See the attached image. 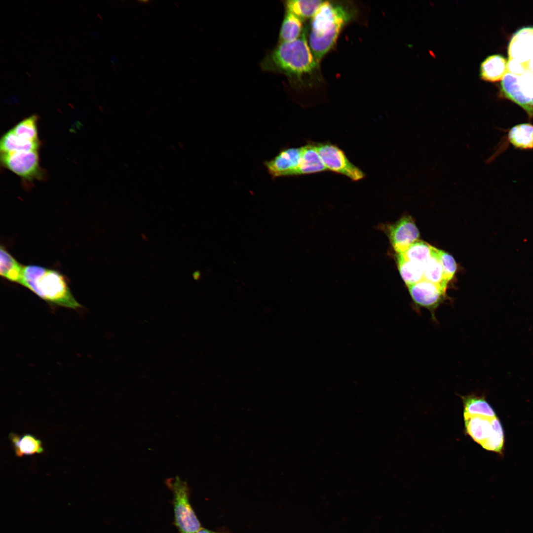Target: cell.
Returning <instances> with one entry per match:
<instances>
[{
    "label": "cell",
    "mask_w": 533,
    "mask_h": 533,
    "mask_svg": "<svg viewBox=\"0 0 533 533\" xmlns=\"http://www.w3.org/2000/svg\"><path fill=\"white\" fill-rule=\"evenodd\" d=\"M507 139L516 149H533V125L524 123L514 126L508 131Z\"/></svg>",
    "instance_id": "ac0fdd59"
},
{
    "label": "cell",
    "mask_w": 533,
    "mask_h": 533,
    "mask_svg": "<svg viewBox=\"0 0 533 533\" xmlns=\"http://www.w3.org/2000/svg\"><path fill=\"white\" fill-rule=\"evenodd\" d=\"M25 266L20 264L5 248H0V274L7 280L21 285Z\"/></svg>",
    "instance_id": "5bb4252c"
},
{
    "label": "cell",
    "mask_w": 533,
    "mask_h": 533,
    "mask_svg": "<svg viewBox=\"0 0 533 533\" xmlns=\"http://www.w3.org/2000/svg\"><path fill=\"white\" fill-rule=\"evenodd\" d=\"M302 148L301 159L296 176L315 173L327 170L318 153L315 145L307 144L303 146Z\"/></svg>",
    "instance_id": "9a60e30c"
},
{
    "label": "cell",
    "mask_w": 533,
    "mask_h": 533,
    "mask_svg": "<svg viewBox=\"0 0 533 533\" xmlns=\"http://www.w3.org/2000/svg\"><path fill=\"white\" fill-rule=\"evenodd\" d=\"M391 244L396 254H402L419 240V230L413 218L405 216L387 228Z\"/></svg>",
    "instance_id": "30bf717a"
},
{
    "label": "cell",
    "mask_w": 533,
    "mask_h": 533,
    "mask_svg": "<svg viewBox=\"0 0 533 533\" xmlns=\"http://www.w3.org/2000/svg\"><path fill=\"white\" fill-rule=\"evenodd\" d=\"M303 148L291 147L283 149L270 160L264 162L269 174L273 179L296 176L300 163Z\"/></svg>",
    "instance_id": "8fae6325"
},
{
    "label": "cell",
    "mask_w": 533,
    "mask_h": 533,
    "mask_svg": "<svg viewBox=\"0 0 533 533\" xmlns=\"http://www.w3.org/2000/svg\"><path fill=\"white\" fill-rule=\"evenodd\" d=\"M396 261L400 275L407 287L423 279L422 266L408 260L402 254H397Z\"/></svg>",
    "instance_id": "d6986e66"
},
{
    "label": "cell",
    "mask_w": 533,
    "mask_h": 533,
    "mask_svg": "<svg viewBox=\"0 0 533 533\" xmlns=\"http://www.w3.org/2000/svg\"><path fill=\"white\" fill-rule=\"evenodd\" d=\"M423 279L447 289L446 280L439 257V249L435 248L429 260L424 265Z\"/></svg>",
    "instance_id": "ffe728a7"
},
{
    "label": "cell",
    "mask_w": 533,
    "mask_h": 533,
    "mask_svg": "<svg viewBox=\"0 0 533 533\" xmlns=\"http://www.w3.org/2000/svg\"><path fill=\"white\" fill-rule=\"evenodd\" d=\"M507 62L500 55L495 54L488 56L480 65L481 78L490 82L502 80L507 73Z\"/></svg>",
    "instance_id": "4fadbf2b"
},
{
    "label": "cell",
    "mask_w": 533,
    "mask_h": 533,
    "mask_svg": "<svg viewBox=\"0 0 533 533\" xmlns=\"http://www.w3.org/2000/svg\"><path fill=\"white\" fill-rule=\"evenodd\" d=\"M195 533H224L215 532V531H211V530H208L207 529H204V528H202L201 529H200L198 531H197Z\"/></svg>",
    "instance_id": "83f0119b"
},
{
    "label": "cell",
    "mask_w": 533,
    "mask_h": 533,
    "mask_svg": "<svg viewBox=\"0 0 533 533\" xmlns=\"http://www.w3.org/2000/svg\"><path fill=\"white\" fill-rule=\"evenodd\" d=\"M315 146L327 170L344 175L354 181L364 177L363 172L349 161L338 147L330 143L318 144Z\"/></svg>",
    "instance_id": "ba28073f"
},
{
    "label": "cell",
    "mask_w": 533,
    "mask_h": 533,
    "mask_svg": "<svg viewBox=\"0 0 533 533\" xmlns=\"http://www.w3.org/2000/svg\"><path fill=\"white\" fill-rule=\"evenodd\" d=\"M435 248L426 242L418 240L402 254L408 260L423 266L431 258Z\"/></svg>",
    "instance_id": "cb8c5ba5"
},
{
    "label": "cell",
    "mask_w": 533,
    "mask_h": 533,
    "mask_svg": "<svg viewBox=\"0 0 533 533\" xmlns=\"http://www.w3.org/2000/svg\"><path fill=\"white\" fill-rule=\"evenodd\" d=\"M317 0H290L285 1L287 11L302 20L311 18L323 3Z\"/></svg>",
    "instance_id": "7402d4cb"
},
{
    "label": "cell",
    "mask_w": 533,
    "mask_h": 533,
    "mask_svg": "<svg viewBox=\"0 0 533 533\" xmlns=\"http://www.w3.org/2000/svg\"><path fill=\"white\" fill-rule=\"evenodd\" d=\"M304 31L302 20L287 11L281 26L280 43L294 41L302 36Z\"/></svg>",
    "instance_id": "44dd1931"
},
{
    "label": "cell",
    "mask_w": 533,
    "mask_h": 533,
    "mask_svg": "<svg viewBox=\"0 0 533 533\" xmlns=\"http://www.w3.org/2000/svg\"><path fill=\"white\" fill-rule=\"evenodd\" d=\"M502 96L520 106L533 118V73L516 75L507 72L500 86Z\"/></svg>",
    "instance_id": "8992f818"
},
{
    "label": "cell",
    "mask_w": 533,
    "mask_h": 533,
    "mask_svg": "<svg viewBox=\"0 0 533 533\" xmlns=\"http://www.w3.org/2000/svg\"><path fill=\"white\" fill-rule=\"evenodd\" d=\"M462 398L464 407V413L490 418L496 417L493 409L482 397L470 395L462 396Z\"/></svg>",
    "instance_id": "603a6c76"
},
{
    "label": "cell",
    "mask_w": 533,
    "mask_h": 533,
    "mask_svg": "<svg viewBox=\"0 0 533 533\" xmlns=\"http://www.w3.org/2000/svg\"><path fill=\"white\" fill-rule=\"evenodd\" d=\"M166 484L173 494L174 524L179 533H195L202 527L190 500V489L178 476L168 478Z\"/></svg>",
    "instance_id": "277c9868"
},
{
    "label": "cell",
    "mask_w": 533,
    "mask_h": 533,
    "mask_svg": "<svg viewBox=\"0 0 533 533\" xmlns=\"http://www.w3.org/2000/svg\"><path fill=\"white\" fill-rule=\"evenodd\" d=\"M2 165L26 182L43 180L45 174L39 164L38 151L0 153Z\"/></svg>",
    "instance_id": "52a82bcc"
},
{
    "label": "cell",
    "mask_w": 533,
    "mask_h": 533,
    "mask_svg": "<svg viewBox=\"0 0 533 533\" xmlns=\"http://www.w3.org/2000/svg\"><path fill=\"white\" fill-rule=\"evenodd\" d=\"M439 257L443 266L445 277L449 282L456 272V262L452 255L443 250L439 249Z\"/></svg>",
    "instance_id": "4316f807"
},
{
    "label": "cell",
    "mask_w": 533,
    "mask_h": 533,
    "mask_svg": "<svg viewBox=\"0 0 533 533\" xmlns=\"http://www.w3.org/2000/svg\"><path fill=\"white\" fill-rule=\"evenodd\" d=\"M15 455L18 457L41 454L43 452L41 441L31 434L20 436L13 432L9 434Z\"/></svg>",
    "instance_id": "2e32d148"
},
{
    "label": "cell",
    "mask_w": 533,
    "mask_h": 533,
    "mask_svg": "<svg viewBox=\"0 0 533 533\" xmlns=\"http://www.w3.org/2000/svg\"><path fill=\"white\" fill-rule=\"evenodd\" d=\"M494 425L492 435L482 447L487 450L501 453L504 445V437L503 428L497 417L494 418Z\"/></svg>",
    "instance_id": "484cf974"
},
{
    "label": "cell",
    "mask_w": 533,
    "mask_h": 533,
    "mask_svg": "<svg viewBox=\"0 0 533 533\" xmlns=\"http://www.w3.org/2000/svg\"><path fill=\"white\" fill-rule=\"evenodd\" d=\"M305 32L294 41L280 43L266 57L262 63L263 68L298 78L314 71L318 62L312 53Z\"/></svg>",
    "instance_id": "3957f363"
},
{
    "label": "cell",
    "mask_w": 533,
    "mask_h": 533,
    "mask_svg": "<svg viewBox=\"0 0 533 533\" xmlns=\"http://www.w3.org/2000/svg\"><path fill=\"white\" fill-rule=\"evenodd\" d=\"M21 285L51 305L75 310L81 307L66 277L55 269L34 265L25 266Z\"/></svg>",
    "instance_id": "7a4b0ae2"
},
{
    "label": "cell",
    "mask_w": 533,
    "mask_h": 533,
    "mask_svg": "<svg viewBox=\"0 0 533 533\" xmlns=\"http://www.w3.org/2000/svg\"><path fill=\"white\" fill-rule=\"evenodd\" d=\"M40 141L25 140L18 136L12 129L6 132L0 141V153L38 151Z\"/></svg>",
    "instance_id": "e0dca14e"
},
{
    "label": "cell",
    "mask_w": 533,
    "mask_h": 533,
    "mask_svg": "<svg viewBox=\"0 0 533 533\" xmlns=\"http://www.w3.org/2000/svg\"><path fill=\"white\" fill-rule=\"evenodd\" d=\"M37 115L33 114L23 119L11 129L20 138L32 142L39 141L38 137Z\"/></svg>",
    "instance_id": "d4e9b609"
},
{
    "label": "cell",
    "mask_w": 533,
    "mask_h": 533,
    "mask_svg": "<svg viewBox=\"0 0 533 533\" xmlns=\"http://www.w3.org/2000/svg\"><path fill=\"white\" fill-rule=\"evenodd\" d=\"M507 72L533 73V27L520 29L513 35L508 49Z\"/></svg>",
    "instance_id": "5b68a950"
},
{
    "label": "cell",
    "mask_w": 533,
    "mask_h": 533,
    "mask_svg": "<svg viewBox=\"0 0 533 533\" xmlns=\"http://www.w3.org/2000/svg\"><path fill=\"white\" fill-rule=\"evenodd\" d=\"M495 418L471 415L464 413L467 433L476 442L482 446L490 438L494 432Z\"/></svg>",
    "instance_id": "7c38bea8"
},
{
    "label": "cell",
    "mask_w": 533,
    "mask_h": 533,
    "mask_svg": "<svg viewBox=\"0 0 533 533\" xmlns=\"http://www.w3.org/2000/svg\"><path fill=\"white\" fill-rule=\"evenodd\" d=\"M408 288L414 304L429 310L433 317L435 310L446 298V289L424 279Z\"/></svg>",
    "instance_id": "9c48e42d"
},
{
    "label": "cell",
    "mask_w": 533,
    "mask_h": 533,
    "mask_svg": "<svg viewBox=\"0 0 533 533\" xmlns=\"http://www.w3.org/2000/svg\"><path fill=\"white\" fill-rule=\"evenodd\" d=\"M352 13L343 4L325 1L312 17L308 44L318 63L335 45Z\"/></svg>",
    "instance_id": "6da1fadb"
}]
</instances>
